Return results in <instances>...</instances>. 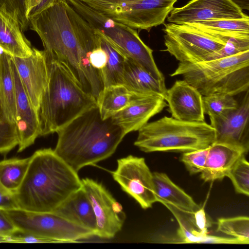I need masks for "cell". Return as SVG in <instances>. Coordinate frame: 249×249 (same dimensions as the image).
<instances>
[{
  "mask_svg": "<svg viewBox=\"0 0 249 249\" xmlns=\"http://www.w3.org/2000/svg\"><path fill=\"white\" fill-rule=\"evenodd\" d=\"M48 61L64 64L85 91L97 101L104 89L101 72L89 62L100 44L98 34L67 0H45L28 17Z\"/></svg>",
  "mask_w": 249,
  "mask_h": 249,
  "instance_id": "cell-1",
  "label": "cell"
},
{
  "mask_svg": "<svg viewBox=\"0 0 249 249\" xmlns=\"http://www.w3.org/2000/svg\"><path fill=\"white\" fill-rule=\"evenodd\" d=\"M30 157L26 176L14 193L18 208L53 212L82 188L77 172L52 148L37 150Z\"/></svg>",
  "mask_w": 249,
  "mask_h": 249,
  "instance_id": "cell-2",
  "label": "cell"
},
{
  "mask_svg": "<svg viewBox=\"0 0 249 249\" xmlns=\"http://www.w3.org/2000/svg\"><path fill=\"white\" fill-rule=\"evenodd\" d=\"M56 133L54 152L76 172L110 157L126 135L111 117L103 119L98 106L85 111Z\"/></svg>",
  "mask_w": 249,
  "mask_h": 249,
  "instance_id": "cell-3",
  "label": "cell"
},
{
  "mask_svg": "<svg viewBox=\"0 0 249 249\" xmlns=\"http://www.w3.org/2000/svg\"><path fill=\"white\" fill-rule=\"evenodd\" d=\"M48 62V80L38 110L40 136L57 132L85 111L98 106L96 100L84 91L64 64Z\"/></svg>",
  "mask_w": 249,
  "mask_h": 249,
  "instance_id": "cell-4",
  "label": "cell"
},
{
  "mask_svg": "<svg viewBox=\"0 0 249 249\" xmlns=\"http://www.w3.org/2000/svg\"><path fill=\"white\" fill-rule=\"evenodd\" d=\"M170 75L181 76L202 96L216 93L234 96L249 90V50L211 60L179 62Z\"/></svg>",
  "mask_w": 249,
  "mask_h": 249,
  "instance_id": "cell-5",
  "label": "cell"
},
{
  "mask_svg": "<svg viewBox=\"0 0 249 249\" xmlns=\"http://www.w3.org/2000/svg\"><path fill=\"white\" fill-rule=\"evenodd\" d=\"M215 139L214 129L205 121L164 116L141 128L134 145L145 152H185L208 147Z\"/></svg>",
  "mask_w": 249,
  "mask_h": 249,
  "instance_id": "cell-6",
  "label": "cell"
},
{
  "mask_svg": "<svg viewBox=\"0 0 249 249\" xmlns=\"http://www.w3.org/2000/svg\"><path fill=\"white\" fill-rule=\"evenodd\" d=\"M96 31L127 57L139 64L155 78L165 80L155 62L153 51L141 39L136 29L117 22L80 0H67Z\"/></svg>",
  "mask_w": 249,
  "mask_h": 249,
  "instance_id": "cell-7",
  "label": "cell"
},
{
  "mask_svg": "<svg viewBox=\"0 0 249 249\" xmlns=\"http://www.w3.org/2000/svg\"><path fill=\"white\" fill-rule=\"evenodd\" d=\"M114 20L149 31L164 23L178 0H80Z\"/></svg>",
  "mask_w": 249,
  "mask_h": 249,
  "instance_id": "cell-8",
  "label": "cell"
},
{
  "mask_svg": "<svg viewBox=\"0 0 249 249\" xmlns=\"http://www.w3.org/2000/svg\"><path fill=\"white\" fill-rule=\"evenodd\" d=\"M18 232L52 241L77 243L96 236L94 231L76 224L53 212H36L19 208L5 210Z\"/></svg>",
  "mask_w": 249,
  "mask_h": 249,
  "instance_id": "cell-9",
  "label": "cell"
},
{
  "mask_svg": "<svg viewBox=\"0 0 249 249\" xmlns=\"http://www.w3.org/2000/svg\"><path fill=\"white\" fill-rule=\"evenodd\" d=\"M163 24L166 51L179 62L207 61L227 42L189 24Z\"/></svg>",
  "mask_w": 249,
  "mask_h": 249,
  "instance_id": "cell-10",
  "label": "cell"
},
{
  "mask_svg": "<svg viewBox=\"0 0 249 249\" xmlns=\"http://www.w3.org/2000/svg\"><path fill=\"white\" fill-rule=\"evenodd\" d=\"M112 177L122 190L134 198L142 208H150L157 202L153 173L143 158L129 155L118 159Z\"/></svg>",
  "mask_w": 249,
  "mask_h": 249,
  "instance_id": "cell-11",
  "label": "cell"
},
{
  "mask_svg": "<svg viewBox=\"0 0 249 249\" xmlns=\"http://www.w3.org/2000/svg\"><path fill=\"white\" fill-rule=\"evenodd\" d=\"M96 221V236L111 238L121 230L126 216L122 205L102 184L89 178L81 179Z\"/></svg>",
  "mask_w": 249,
  "mask_h": 249,
  "instance_id": "cell-12",
  "label": "cell"
},
{
  "mask_svg": "<svg viewBox=\"0 0 249 249\" xmlns=\"http://www.w3.org/2000/svg\"><path fill=\"white\" fill-rule=\"evenodd\" d=\"M234 109L210 117L215 131L214 142L228 145L247 154L249 149V91Z\"/></svg>",
  "mask_w": 249,
  "mask_h": 249,
  "instance_id": "cell-13",
  "label": "cell"
},
{
  "mask_svg": "<svg viewBox=\"0 0 249 249\" xmlns=\"http://www.w3.org/2000/svg\"><path fill=\"white\" fill-rule=\"evenodd\" d=\"M231 0H192L174 8L167 17L170 23L186 24L197 21L247 17Z\"/></svg>",
  "mask_w": 249,
  "mask_h": 249,
  "instance_id": "cell-14",
  "label": "cell"
},
{
  "mask_svg": "<svg viewBox=\"0 0 249 249\" xmlns=\"http://www.w3.org/2000/svg\"><path fill=\"white\" fill-rule=\"evenodd\" d=\"M11 57L23 88L38 112L48 80V62L45 52L33 48V53L29 57Z\"/></svg>",
  "mask_w": 249,
  "mask_h": 249,
  "instance_id": "cell-15",
  "label": "cell"
},
{
  "mask_svg": "<svg viewBox=\"0 0 249 249\" xmlns=\"http://www.w3.org/2000/svg\"><path fill=\"white\" fill-rule=\"evenodd\" d=\"M11 65L16 87L15 124L18 141V152L33 144L40 136L38 112L35 108L21 82L11 57Z\"/></svg>",
  "mask_w": 249,
  "mask_h": 249,
  "instance_id": "cell-16",
  "label": "cell"
},
{
  "mask_svg": "<svg viewBox=\"0 0 249 249\" xmlns=\"http://www.w3.org/2000/svg\"><path fill=\"white\" fill-rule=\"evenodd\" d=\"M203 96L184 79L175 81L164 97L172 117L184 121H204Z\"/></svg>",
  "mask_w": 249,
  "mask_h": 249,
  "instance_id": "cell-17",
  "label": "cell"
},
{
  "mask_svg": "<svg viewBox=\"0 0 249 249\" xmlns=\"http://www.w3.org/2000/svg\"><path fill=\"white\" fill-rule=\"evenodd\" d=\"M167 106L164 97L157 93H142L130 104L111 117L126 134L138 131L149 120Z\"/></svg>",
  "mask_w": 249,
  "mask_h": 249,
  "instance_id": "cell-18",
  "label": "cell"
},
{
  "mask_svg": "<svg viewBox=\"0 0 249 249\" xmlns=\"http://www.w3.org/2000/svg\"><path fill=\"white\" fill-rule=\"evenodd\" d=\"M0 49L12 57H27L33 48L17 18L0 6Z\"/></svg>",
  "mask_w": 249,
  "mask_h": 249,
  "instance_id": "cell-19",
  "label": "cell"
},
{
  "mask_svg": "<svg viewBox=\"0 0 249 249\" xmlns=\"http://www.w3.org/2000/svg\"><path fill=\"white\" fill-rule=\"evenodd\" d=\"M244 154H246L236 148L213 142L209 146L205 166L200 173L201 178L205 182L223 179Z\"/></svg>",
  "mask_w": 249,
  "mask_h": 249,
  "instance_id": "cell-20",
  "label": "cell"
},
{
  "mask_svg": "<svg viewBox=\"0 0 249 249\" xmlns=\"http://www.w3.org/2000/svg\"><path fill=\"white\" fill-rule=\"evenodd\" d=\"M53 212L94 231L96 236V221L90 201L84 189L70 196Z\"/></svg>",
  "mask_w": 249,
  "mask_h": 249,
  "instance_id": "cell-21",
  "label": "cell"
},
{
  "mask_svg": "<svg viewBox=\"0 0 249 249\" xmlns=\"http://www.w3.org/2000/svg\"><path fill=\"white\" fill-rule=\"evenodd\" d=\"M122 85L130 91L139 93H157L165 97V81L154 77L132 59L125 60Z\"/></svg>",
  "mask_w": 249,
  "mask_h": 249,
  "instance_id": "cell-22",
  "label": "cell"
},
{
  "mask_svg": "<svg viewBox=\"0 0 249 249\" xmlns=\"http://www.w3.org/2000/svg\"><path fill=\"white\" fill-rule=\"evenodd\" d=\"M157 202H165L183 210L194 213L200 207L192 197L173 182L164 173H153Z\"/></svg>",
  "mask_w": 249,
  "mask_h": 249,
  "instance_id": "cell-23",
  "label": "cell"
},
{
  "mask_svg": "<svg viewBox=\"0 0 249 249\" xmlns=\"http://www.w3.org/2000/svg\"><path fill=\"white\" fill-rule=\"evenodd\" d=\"M0 102L8 119L15 124L16 87L11 56L0 49Z\"/></svg>",
  "mask_w": 249,
  "mask_h": 249,
  "instance_id": "cell-24",
  "label": "cell"
},
{
  "mask_svg": "<svg viewBox=\"0 0 249 249\" xmlns=\"http://www.w3.org/2000/svg\"><path fill=\"white\" fill-rule=\"evenodd\" d=\"M140 94L130 91L123 85L105 88L97 101L102 118L111 117L130 104Z\"/></svg>",
  "mask_w": 249,
  "mask_h": 249,
  "instance_id": "cell-25",
  "label": "cell"
},
{
  "mask_svg": "<svg viewBox=\"0 0 249 249\" xmlns=\"http://www.w3.org/2000/svg\"><path fill=\"white\" fill-rule=\"evenodd\" d=\"M218 37L230 38L249 35V18L197 21L187 24Z\"/></svg>",
  "mask_w": 249,
  "mask_h": 249,
  "instance_id": "cell-26",
  "label": "cell"
},
{
  "mask_svg": "<svg viewBox=\"0 0 249 249\" xmlns=\"http://www.w3.org/2000/svg\"><path fill=\"white\" fill-rule=\"evenodd\" d=\"M94 31L98 34L100 45L107 55L106 65L101 71L104 88L122 85L124 65L127 57L101 34L95 30Z\"/></svg>",
  "mask_w": 249,
  "mask_h": 249,
  "instance_id": "cell-27",
  "label": "cell"
},
{
  "mask_svg": "<svg viewBox=\"0 0 249 249\" xmlns=\"http://www.w3.org/2000/svg\"><path fill=\"white\" fill-rule=\"evenodd\" d=\"M31 157L13 158L0 161V181L14 193L21 185L27 171Z\"/></svg>",
  "mask_w": 249,
  "mask_h": 249,
  "instance_id": "cell-28",
  "label": "cell"
},
{
  "mask_svg": "<svg viewBox=\"0 0 249 249\" xmlns=\"http://www.w3.org/2000/svg\"><path fill=\"white\" fill-rule=\"evenodd\" d=\"M166 207L176 219L179 228L178 235L181 243H203L208 234H203L197 228L193 213L181 209L165 202H160Z\"/></svg>",
  "mask_w": 249,
  "mask_h": 249,
  "instance_id": "cell-29",
  "label": "cell"
},
{
  "mask_svg": "<svg viewBox=\"0 0 249 249\" xmlns=\"http://www.w3.org/2000/svg\"><path fill=\"white\" fill-rule=\"evenodd\" d=\"M217 231L239 240L242 244H249V218L246 216L220 218Z\"/></svg>",
  "mask_w": 249,
  "mask_h": 249,
  "instance_id": "cell-30",
  "label": "cell"
},
{
  "mask_svg": "<svg viewBox=\"0 0 249 249\" xmlns=\"http://www.w3.org/2000/svg\"><path fill=\"white\" fill-rule=\"evenodd\" d=\"M202 101L204 114H207L209 117L219 115L236 108L238 106L233 96L225 93L203 96Z\"/></svg>",
  "mask_w": 249,
  "mask_h": 249,
  "instance_id": "cell-31",
  "label": "cell"
},
{
  "mask_svg": "<svg viewBox=\"0 0 249 249\" xmlns=\"http://www.w3.org/2000/svg\"><path fill=\"white\" fill-rule=\"evenodd\" d=\"M245 154L241 156L229 172L227 177L231 181L235 191L248 196L249 195V163Z\"/></svg>",
  "mask_w": 249,
  "mask_h": 249,
  "instance_id": "cell-32",
  "label": "cell"
},
{
  "mask_svg": "<svg viewBox=\"0 0 249 249\" xmlns=\"http://www.w3.org/2000/svg\"><path fill=\"white\" fill-rule=\"evenodd\" d=\"M18 144L16 124L8 119L0 102V154L6 155Z\"/></svg>",
  "mask_w": 249,
  "mask_h": 249,
  "instance_id": "cell-33",
  "label": "cell"
},
{
  "mask_svg": "<svg viewBox=\"0 0 249 249\" xmlns=\"http://www.w3.org/2000/svg\"><path fill=\"white\" fill-rule=\"evenodd\" d=\"M209 148L183 152L180 160L191 175L201 173L207 159Z\"/></svg>",
  "mask_w": 249,
  "mask_h": 249,
  "instance_id": "cell-34",
  "label": "cell"
},
{
  "mask_svg": "<svg viewBox=\"0 0 249 249\" xmlns=\"http://www.w3.org/2000/svg\"><path fill=\"white\" fill-rule=\"evenodd\" d=\"M249 50V35L231 38L225 46L209 57L208 60L232 55Z\"/></svg>",
  "mask_w": 249,
  "mask_h": 249,
  "instance_id": "cell-35",
  "label": "cell"
},
{
  "mask_svg": "<svg viewBox=\"0 0 249 249\" xmlns=\"http://www.w3.org/2000/svg\"><path fill=\"white\" fill-rule=\"evenodd\" d=\"M26 0H0V6H3L13 16L17 18L23 32L29 27V20L25 9Z\"/></svg>",
  "mask_w": 249,
  "mask_h": 249,
  "instance_id": "cell-36",
  "label": "cell"
},
{
  "mask_svg": "<svg viewBox=\"0 0 249 249\" xmlns=\"http://www.w3.org/2000/svg\"><path fill=\"white\" fill-rule=\"evenodd\" d=\"M18 232V228L5 210L0 209V238L9 236Z\"/></svg>",
  "mask_w": 249,
  "mask_h": 249,
  "instance_id": "cell-37",
  "label": "cell"
},
{
  "mask_svg": "<svg viewBox=\"0 0 249 249\" xmlns=\"http://www.w3.org/2000/svg\"><path fill=\"white\" fill-rule=\"evenodd\" d=\"M107 60L106 51L99 45L95 48L89 55V62L95 69L101 71L105 67Z\"/></svg>",
  "mask_w": 249,
  "mask_h": 249,
  "instance_id": "cell-38",
  "label": "cell"
},
{
  "mask_svg": "<svg viewBox=\"0 0 249 249\" xmlns=\"http://www.w3.org/2000/svg\"><path fill=\"white\" fill-rule=\"evenodd\" d=\"M18 208L14 193L6 188L0 181V209L10 210Z\"/></svg>",
  "mask_w": 249,
  "mask_h": 249,
  "instance_id": "cell-39",
  "label": "cell"
},
{
  "mask_svg": "<svg viewBox=\"0 0 249 249\" xmlns=\"http://www.w3.org/2000/svg\"><path fill=\"white\" fill-rule=\"evenodd\" d=\"M195 224L199 231L203 234H208V229L212 225V221L204 209L200 207L193 213Z\"/></svg>",
  "mask_w": 249,
  "mask_h": 249,
  "instance_id": "cell-40",
  "label": "cell"
},
{
  "mask_svg": "<svg viewBox=\"0 0 249 249\" xmlns=\"http://www.w3.org/2000/svg\"><path fill=\"white\" fill-rule=\"evenodd\" d=\"M203 243L242 244V243L239 240L233 237H222L211 235L208 234L205 238Z\"/></svg>",
  "mask_w": 249,
  "mask_h": 249,
  "instance_id": "cell-41",
  "label": "cell"
},
{
  "mask_svg": "<svg viewBox=\"0 0 249 249\" xmlns=\"http://www.w3.org/2000/svg\"><path fill=\"white\" fill-rule=\"evenodd\" d=\"M44 0H26L25 9L27 17H28L30 13L38 7Z\"/></svg>",
  "mask_w": 249,
  "mask_h": 249,
  "instance_id": "cell-42",
  "label": "cell"
},
{
  "mask_svg": "<svg viewBox=\"0 0 249 249\" xmlns=\"http://www.w3.org/2000/svg\"><path fill=\"white\" fill-rule=\"evenodd\" d=\"M241 10L249 9V0H231Z\"/></svg>",
  "mask_w": 249,
  "mask_h": 249,
  "instance_id": "cell-43",
  "label": "cell"
}]
</instances>
